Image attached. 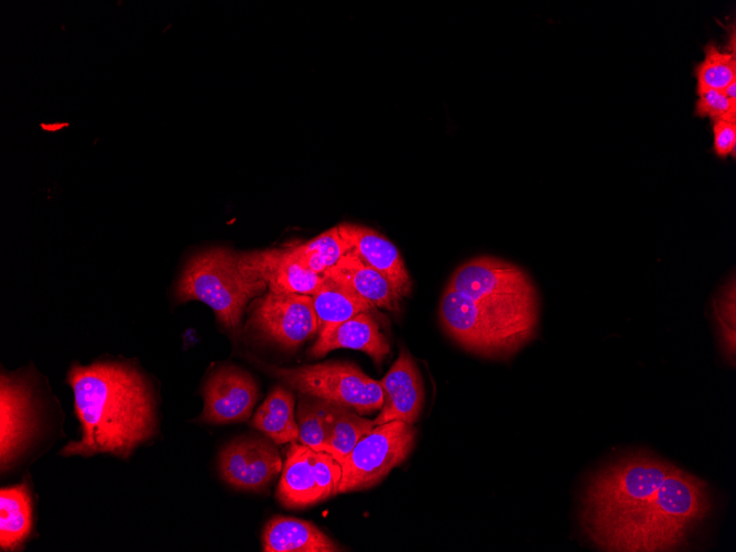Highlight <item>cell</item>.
Masks as SVG:
<instances>
[{"label": "cell", "mask_w": 736, "mask_h": 552, "mask_svg": "<svg viewBox=\"0 0 736 552\" xmlns=\"http://www.w3.org/2000/svg\"><path fill=\"white\" fill-rule=\"evenodd\" d=\"M241 256L270 292L312 295L324 277L304 268L292 256L289 247L241 252Z\"/></svg>", "instance_id": "cell-14"}, {"label": "cell", "mask_w": 736, "mask_h": 552, "mask_svg": "<svg viewBox=\"0 0 736 552\" xmlns=\"http://www.w3.org/2000/svg\"><path fill=\"white\" fill-rule=\"evenodd\" d=\"M267 284L245 263L241 252L210 248L194 255L176 283L178 302L201 301L232 335L240 331L248 303L266 293Z\"/></svg>", "instance_id": "cell-3"}, {"label": "cell", "mask_w": 736, "mask_h": 552, "mask_svg": "<svg viewBox=\"0 0 736 552\" xmlns=\"http://www.w3.org/2000/svg\"><path fill=\"white\" fill-rule=\"evenodd\" d=\"M715 313L718 331L726 357L734 360L735 356V286H726L715 302Z\"/></svg>", "instance_id": "cell-26"}, {"label": "cell", "mask_w": 736, "mask_h": 552, "mask_svg": "<svg viewBox=\"0 0 736 552\" xmlns=\"http://www.w3.org/2000/svg\"><path fill=\"white\" fill-rule=\"evenodd\" d=\"M337 348L364 351L377 365H380L390 353L386 336L368 312L358 313L343 323L320 332L310 355L323 357Z\"/></svg>", "instance_id": "cell-15"}, {"label": "cell", "mask_w": 736, "mask_h": 552, "mask_svg": "<svg viewBox=\"0 0 736 552\" xmlns=\"http://www.w3.org/2000/svg\"><path fill=\"white\" fill-rule=\"evenodd\" d=\"M251 424L275 444L295 443L299 426L292 392L282 386L274 387L253 414Z\"/></svg>", "instance_id": "cell-20"}, {"label": "cell", "mask_w": 736, "mask_h": 552, "mask_svg": "<svg viewBox=\"0 0 736 552\" xmlns=\"http://www.w3.org/2000/svg\"><path fill=\"white\" fill-rule=\"evenodd\" d=\"M706 481L645 450L620 454L592 472L580 496L583 534L605 552H675L711 517Z\"/></svg>", "instance_id": "cell-1"}, {"label": "cell", "mask_w": 736, "mask_h": 552, "mask_svg": "<svg viewBox=\"0 0 736 552\" xmlns=\"http://www.w3.org/2000/svg\"><path fill=\"white\" fill-rule=\"evenodd\" d=\"M713 150L719 159L735 156L736 119L721 118L713 120Z\"/></svg>", "instance_id": "cell-28"}, {"label": "cell", "mask_w": 736, "mask_h": 552, "mask_svg": "<svg viewBox=\"0 0 736 552\" xmlns=\"http://www.w3.org/2000/svg\"><path fill=\"white\" fill-rule=\"evenodd\" d=\"M289 249L304 268L320 274H324L347 252L337 226L305 242L289 246Z\"/></svg>", "instance_id": "cell-23"}, {"label": "cell", "mask_w": 736, "mask_h": 552, "mask_svg": "<svg viewBox=\"0 0 736 552\" xmlns=\"http://www.w3.org/2000/svg\"><path fill=\"white\" fill-rule=\"evenodd\" d=\"M32 529V504L24 485L0 490V546L18 549Z\"/></svg>", "instance_id": "cell-21"}, {"label": "cell", "mask_w": 736, "mask_h": 552, "mask_svg": "<svg viewBox=\"0 0 736 552\" xmlns=\"http://www.w3.org/2000/svg\"><path fill=\"white\" fill-rule=\"evenodd\" d=\"M264 552H335L342 551L328 535L310 521L277 516L262 531Z\"/></svg>", "instance_id": "cell-18"}, {"label": "cell", "mask_w": 736, "mask_h": 552, "mask_svg": "<svg viewBox=\"0 0 736 552\" xmlns=\"http://www.w3.org/2000/svg\"><path fill=\"white\" fill-rule=\"evenodd\" d=\"M374 420L355 410L329 402L327 437L320 451L331 454L339 464L357 442L375 427Z\"/></svg>", "instance_id": "cell-22"}, {"label": "cell", "mask_w": 736, "mask_h": 552, "mask_svg": "<svg viewBox=\"0 0 736 552\" xmlns=\"http://www.w3.org/2000/svg\"><path fill=\"white\" fill-rule=\"evenodd\" d=\"M248 325L284 349L297 348L317 331L311 295L268 292L250 302Z\"/></svg>", "instance_id": "cell-9"}, {"label": "cell", "mask_w": 736, "mask_h": 552, "mask_svg": "<svg viewBox=\"0 0 736 552\" xmlns=\"http://www.w3.org/2000/svg\"><path fill=\"white\" fill-rule=\"evenodd\" d=\"M203 397L201 420L214 424L241 422L250 418L258 389L247 371L236 366H223L208 377Z\"/></svg>", "instance_id": "cell-11"}, {"label": "cell", "mask_w": 736, "mask_h": 552, "mask_svg": "<svg viewBox=\"0 0 736 552\" xmlns=\"http://www.w3.org/2000/svg\"><path fill=\"white\" fill-rule=\"evenodd\" d=\"M379 383L383 403L374 420L375 425L390 421L413 424L423 409L424 387L420 370L405 348L401 347L398 358Z\"/></svg>", "instance_id": "cell-12"}, {"label": "cell", "mask_w": 736, "mask_h": 552, "mask_svg": "<svg viewBox=\"0 0 736 552\" xmlns=\"http://www.w3.org/2000/svg\"><path fill=\"white\" fill-rule=\"evenodd\" d=\"M697 91L706 89L725 90L736 82L735 51L721 50L710 42L704 50V57L695 68Z\"/></svg>", "instance_id": "cell-24"}, {"label": "cell", "mask_w": 736, "mask_h": 552, "mask_svg": "<svg viewBox=\"0 0 736 552\" xmlns=\"http://www.w3.org/2000/svg\"><path fill=\"white\" fill-rule=\"evenodd\" d=\"M29 388L9 376H1L0 457L2 470L20 454L32 429Z\"/></svg>", "instance_id": "cell-16"}, {"label": "cell", "mask_w": 736, "mask_h": 552, "mask_svg": "<svg viewBox=\"0 0 736 552\" xmlns=\"http://www.w3.org/2000/svg\"><path fill=\"white\" fill-rule=\"evenodd\" d=\"M218 466L221 477L230 486L246 491H261L278 476L282 461L269 441L240 437L221 450Z\"/></svg>", "instance_id": "cell-10"}, {"label": "cell", "mask_w": 736, "mask_h": 552, "mask_svg": "<svg viewBox=\"0 0 736 552\" xmlns=\"http://www.w3.org/2000/svg\"><path fill=\"white\" fill-rule=\"evenodd\" d=\"M501 323L533 339L539 323V296L530 277L518 266L490 256L461 264L447 285Z\"/></svg>", "instance_id": "cell-4"}, {"label": "cell", "mask_w": 736, "mask_h": 552, "mask_svg": "<svg viewBox=\"0 0 736 552\" xmlns=\"http://www.w3.org/2000/svg\"><path fill=\"white\" fill-rule=\"evenodd\" d=\"M445 332L463 348L487 358L505 359L530 339L481 311L468 296L445 288L440 303Z\"/></svg>", "instance_id": "cell-6"}, {"label": "cell", "mask_w": 736, "mask_h": 552, "mask_svg": "<svg viewBox=\"0 0 736 552\" xmlns=\"http://www.w3.org/2000/svg\"><path fill=\"white\" fill-rule=\"evenodd\" d=\"M328 401L303 394L297 404L299 441L320 451L327 437Z\"/></svg>", "instance_id": "cell-25"}, {"label": "cell", "mask_w": 736, "mask_h": 552, "mask_svg": "<svg viewBox=\"0 0 736 552\" xmlns=\"http://www.w3.org/2000/svg\"><path fill=\"white\" fill-rule=\"evenodd\" d=\"M695 115L710 118L712 121L721 118L736 119V100L730 99L724 90L706 89L697 91Z\"/></svg>", "instance_id": "cell-27"}, {"label": "cell", "mask_w": 736, "mask_h": 552, "mask_svg": "<svg viewBox=\"0 0 736 552\" xmlns=\"http://www.w3.org/2000/svg\"><path fill=\"white\" fill-rule=\"evenodd\" d=\"M347 252L381 273L403 299L410 295L412 281L397 247L372 228L353 223L337 225Z\"/></svg>", "instance_id": "cell-13"}, {"label": "cell", "mask_w": 736, "mask_h": 552, "mask_svg": "<svg viewBox=\"0 0 736 552\" xmlns=\"http://www.w3.org/2000/svg\"><path fill=\"white\" fill-rule=\"evenodd\" d=\"M311 296L317 320V334L358 313H371L376 309L353 290L325 274L318 289Z\"/></svg>", "instance_id": "cell-19"}, {"label": "cell", "mask_w": 736, "mask_h": 552, "mask_svg": "<svg viewBox=\"0 0 736 552\" xmlns=\"http://www.w3.org/2000/svg\"><path fill=\"white\" fill-rule=\"evenodd\" d=\"M416 436L413 424L390 421L366 433L340 462L338 494L357 491L379 484L411 453Z\"/></svg>", "instance_id": "cell-7"}, {"label": "cell", "mask_w": 736, "mask_h": 552, "mask_svg": "<svg viewBox=\"0 0 736 552\" xmlns=\"http://www.w3.org/2000/svg\"><path fill=\"white\" fill-rule=\"evenodd\" d=\"M272 376L301 394L350 408L359 414L380 410L383 391L379 381L350 362L327 361L295 368L268 366Z\"/></svg>", "instance_id": "cell-5"}, {"label": "cell", "mask_w": 736, "mask_h": 552, "mask_svg": "<svg viewBox=\"0 0 736 552\" xmlns=\"http://www.w3.org/2000/svg\"><path fill=\"white\" fill-rule=\"evenodd\" d=\"M340 477V464L331 454L292 443L277 497L286 508H306L338 494Z\"/></svg>", "instance_id": "cell-8"}, {"label": "cell", "mask_w": 736, "mask_h": 552, "mask_svg": "<svg viewBox=\"0 0 736 552\" xmlns=\"http://www.w3.org/2000/svg\"><path fill=\"white\" fill-rule=\"evenodd\" d=\"M67 379L82 437L68 443L62 450L63 455L108 453L128 457L154 436L158 429L154 393L137 367L117 361L77 364Z\"/></svg>", "instance_id": "cell-2"}, {"label": "cell", "mask_w": 736, "mask_h": 552, "mask_svg": "<svg viewBox=\"0 0 736 552\" xmlns=\"http://www.w3.org/2000/svg\"><path fill=\"white\" fill-rule=\"evenodd\" d=\"M325 275L346 285L375 307L399 312L401 297L391 283L377 270L346 252L339 261L324 272Z\"/></svg>", "instance_id": "cell-17"}]
</instances>
